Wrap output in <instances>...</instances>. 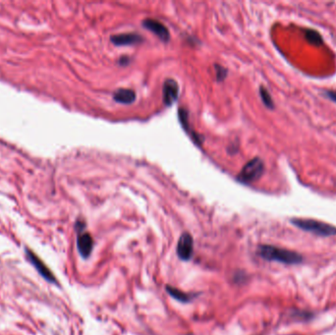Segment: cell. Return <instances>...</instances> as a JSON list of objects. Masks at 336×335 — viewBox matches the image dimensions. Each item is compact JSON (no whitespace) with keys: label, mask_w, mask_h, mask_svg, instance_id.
I'll list each match as a JSON object with an SVG mask.
<instances>
[{"label":"cell","mask_w":336,"mask_h":335,"mask_svg":"<svg viewBox=\"0 0 336 335\" xmlns=\"http://www.w3.org/2000/svg\"><path fill=\"white\" fill-rule=\"evenodd\" d=\"M27 256L30 260V262L33 264V266L37 269V271L40 273V275L48 281L55 283L56 282V277L53 275L51 270L45 265V263L32 251L27 250Z\"/></svg>","instance_id":"6"},{"label":"cell","mask_w":336,"mask_h":335,"mask_svg":"<svg viewBox=\"0 0 336 335\" xmlns=\"http://www.w3.org/2000/svg\"><path fill=\"white\" fill-rule=\"evenodd\" d=\"M167 291L169 293L170 296H172L174 299H176L177 301L179 302H182V303H187L189 301H191L192 297L186 293H184L183 291L175 288V287H172L170 285H168L167 286Z\"/></svg>","instance_id":"12"},{"label":"cell","mask_w":336,"mask_h":335,"mask_svg":"<svg viewBox=\"0 0 336 335\" xmlns=\"http://www.w3.org/2000/svg\"><path fill=\"white\" fill-rule=\"evenodd\" d=\"M113 99L115 102L129 105L135 102L136 100V93L130 89H119L114 93Z\"/></svg>","instance_id":"10"},{"label":"cell","mask_w":336,"mask_h":335,"mask_svg":"<svg viewBox=\"0 0 336 335\" xmlns=\"http://www.w3.org/2000/svg\"><path fill=\"white\" fill-rule=\"evenodd\" d=\"M260 96H261V99L264 103V105L270 109V110H274L275 109V103L273 101V98L271 96V94L269 93V91L265 88V87H261L260 88Z\"/></svg>","instance_id":"13"},{"label":"cell","mask_w":336,"mask_h":335,"mask_svg":"<svg viewBox=\"0 0 336 335\" xmlns=\"http://www.w3.org/2000/svg\"><path fill=\"white\" fill-rule=\"evenodd\" d=\"M291 223L297 228L321 237L336 236V227L332 224L312 219H292Z\"/></svg>","instance_id":"2"},{"label":"cell","mask_w":336,"mask_h":335,"mask_svg":"<svg viewBox=\"0 0 336 335\" xmlns=\"http://www.w3.org/2000/svg\"><path fill=\"white\" fill-rule=\"evenodd\" d=\"M305 39L308 43H310L311 45L315 46V47H321L324 44V40L322 35L316 31V30H312V29H308L305 31Z\"/></svg>","instance_id":"11"},{"label":"cell","mask_w":336,"mask_h":335,"mask_svg":"<svg viewBox=\"0 0 336 335\" xmlns=\"http://www.w3.org/2000/svg\"><path fill=\"white\" fill-rule=\"evenodd\" d=\"M265 172L264 162L260 158H255L250 161L242 168L241 172L237 176L239 182L243 184H251L259 180Z\"/></svg>","instance_id":"3"},{"label":"cell","mask_w":336,"mask_h":335,"mask_svg":"<svg viewBox=\"0 0 336 335\" xmlns=\"http://www.w3.org/2000/svg\"><path fill=\"white\" fill-rule=\"evenodd\" d=\"M77 247L80 255L84 259H88L91 256L94 249V240L92 235L84 231L78 232Z\"/></svg>","instance_id":"5"},{"label":"cell","mask_w":336,"mask_h":335,"mask_svg":"<svg viewBox=\"0 0 336 335\" xmlns=\"http://www.w3.org/2000/svg\"><path fill=\"white\" fill-rule=\"evenodd\" d=\"M325 95L328 99H330L332 102L336 104V91H332V90H327L325 91Z\"/></svg>","instance_id":"15"},{"label":"cell","mask_w":336,"mask_h":335,"mask_svg":"<svg viewBox=\"0 0 336 335\" xmlns=\"http://www.w3.org/2000/svg\"><path fill=\"white\" fill-rule=\"evenodd\" d=\"M258 255L266 261L279 262L285 265H299L303 262V257L299 253L272 245L260 246Z\"/></svg>","instance_id":"1"},{"label":"cell","mask_w":336,"mask_h":335,"mask_svg":"<svg viewBox=\"0 0 336 335\" xmlns=\"http://www.w3.org/2000/svg\"><path fill=\"white\" fill-rule=\"evenodd\" d=\"M112 42L116 46H131L136 45L143 42V37L138 34L127 33V34H119L112 36Z\"/></svg>","instance_id":"9"},{"label":"cell","mask_w":336,"mask_h":335,"mask_svg":"<svg viewBox=\"0 0 336 335\" xmlns=\"http://www.w3.org/2000/svg\"><path fill=\"white\" fill-rule=\"evenodd\" d=\"M143 26L158 36L163 42H168L170 39V34L168 28L161 22L155 19H146L143 22Z\"/></svg>","instance_id":"7"},{"label":"cell","mask_w":336,"mask_h":335,"mask_svg":"<svg viewBox=\"0 0 336 335\" xmlns=\"http://www.w3.org/2000/svg\"><path fill=\"white\" fill-rule=\"evenodd\" d=\"M215 68H216V73H217V79L219 81H223L224 80V78L226 77L227 75V70L224 68L223 66L219 65V64H216L215 65Z\"/></svg>","instance_id":"14"},{"label":"cell","mask_w":336,"mask_h":335,"mask_svg":"<svg viewBox=\"0 0 336 335\" xmlns=\"http://www.w3.org/2000/svg\"><path fill=\"white\" fill-rule=\"evenodd\" d=\"M194 253V240L193 237L185 232L179 238L177 244V255L182 261H189Z\"/></svg>","instance_id":"4"},{"label":"cell","mask_w":336,"mask_h":335,"mask_svg":"<svg viewBox=\"0 0 336 335\" xmlns=\"http://www.w3.org/2000/svg\"><path fill=\"white\" fill-rule=\"evenodd\" d=\"M179 88L178 84L172 80L168 79L164 85V102L166 106H171L178 99Z\"/></svg>","instance_id":"8"}]
</instances>
